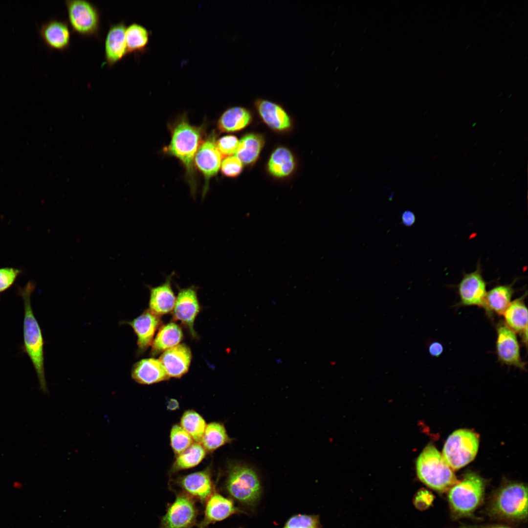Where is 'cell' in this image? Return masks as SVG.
<instances>
[{
    "instance_id": "obj_1",
    "label": "cell",
    "mask_w": 528,
    "mask_h": 528,
    "mask_svg": "<svg viewBox=\"0 0 528 528\" xmlns=\"http://www.w3.org/2000/svg\"><path fill=\"white\" fill-rule=\"evenodd\" d=\"M35 283L29 281L23 287H18V293L23 302V350L29 357L36 373L40 390L48 393L45 378L44 340L39 324L34 316L31 301Z\"/></svg>"
},
{
    "instance_id": "obj_2",
    "label": "cell",
    "mask_w": 528,
    "mask_h": 528,
    "mask_svg": "<svg viewBox=\"0 0 528 528\" xmlns=\"http://www.w3.org/2000/svg\"><path fill=\"white\" fill-rule=\"evenodd\" d=\"M177 121L172 129L171 141L164 150L183 164L193 193L195 189L194 159L201 143L202 130L200 127L191 125L184 116Z\"/></svg>"
},
{
    "instance_id": "obj_3",
    "label": "cell",
    "mask_w": 528,
    "mask_h": 528,
    "mask_svg": "<svg viewBox=\"0 0 528 528\" xmlns=\"http://www.w3.org/2000/svg\"><path fill=\"white\" fill-rule=\"evenodd\" d=\"M418 479L429 487L444 491L458 482L451 468L442 456L432 444L426 446L416 462Z\"/></svg>"
},
{
    "instance_id": "obj_4",
    "label": "cell",
    "mask_w": 528,
    "mask_h": 528,
    "mask_svg": "<svg viewBox=\"0 0 528 528\" xmlns=\"http://www.w3.org/2000/svg\"><path fill=\"white\" fill-rule=\"evenodd\" d=\"M225 489L232 498L246 505H253L259 500L262 486L256 472L246 464L228 465Z\"/></svg>"
},
{
    "instance_id": "obj_5",
    "label": "cell",
    "mask_w": 528,
    "mask_h": 528,
    "mask_svg": "<svg viewBox=\"0 0 528 528\" xmlns=\"http://www.w3.org/2000/svg\"><path fill=\"white\" fill-rule=\"evenodd\" d=\"M484 483L478 475L467 474L461 482L450 488L448 499L453 511L459 516L472 513L481 504L484 493Z\"/></svg>"
},
{
    "instance_id": "obj_6",
    "label": "cell",
    "mask_w": 528,
    "mask_h": 528,
    "mask_svg": "<svg viewBox=\"0 0 528 528\" xmlns=\"http://www.w3.org/2000/svg\"><path fill=\"white\" fill-rule=\"evenodd\" d=\"M492 513L500 517L523 520L528 516V490L520 483L504 486L494 497L491 505Z\"/></svg>"
},
{
    "instance_id": "obj_7",
    "label": "cell",
    "mask_w": 528,
    "mask_h": 528,
    "mask_svg": "<svg viewBox=\"0 0 528 528\" xmlns=\"http://www.w3.org/2000/svg\"><path fill=\"white\" fill-rule=\"evenodd\" d=\"M479 443V438L474 432L467 429L458 430L448 437L442 456L452 470H458L475 458Z\"/></svg>"
},
{
    "instance_id": "obj_8",
    "label": "cell",
    "mask_w": 528,
    "mask_h": 528,
    "mask_svg": "<svg viewBox=\"0 0 528 528\" xmlns=\"http://www.w3.org/2000/svg\"><path fill=\"white\" fill-rule=\"evenodd\" d=\"M68 23L72 31L85 37L98 36L100 15L98 8L86 0L65 1Z\"/></svg>"
},
{
    "instance_id": "obj_9",
    "label": "cell",
    "mask_w": 528,
    "mask_h": 528,
    "mask_svg": "<svg viewBox=\"0 0 528 528\" xmlns=\"http://www.w3.org/2000/svg\"><path fill=\"white\" fill-rule=\"evenodd\" d=\"M198 515L195 500L182 491L178 492L174 501L168 505L159 528H192Z\"/></svg>"
},
{
    "instance_id": "obj_10",
    "label": "cell",
    "mask_w": 528,
    "mask_h": 528,
    "mask_svg": "<svg viewBox=\"0 0 528 528\" xmlns=\"http://www.w3.org/2000/svg\"><path fill=\"white\" fill-rule=\"evenodd\" d=\"M496 354L501 364L526 370V363L521 356L520 344L516 333L504 322H499L496 326Z\"/></svg>"
},
{
    "instance_id": "obj_11",
    "label": "cell",
    "mask_w": 528,
    "mask_h": 528,
    "mask_svg": "<svg viewBox=\"0 0 528 528\" xmlns=\"http://www.w3.org/2000/svg\"><path fill=\"white\" fill-rule=\"evenodd\" d=\"M487 284L483 277L481 263L478 261L475 270L464 273L457 285L460 305L483 308Z\"/></svg>"
},
{
    "instance_id": "obj_12",
    "label": "cell",
    "mask_w": 528,
    "mask_h": 528,
    "mask_svg": "<svg viewBox=\"0 0 528 528\" xmlns=\"http://www.w3.org/2000/svg\"><path fill=\"white\" fill-rule=\"evenodd\" d=\"M215 138L214 134H211L202 142L194 159V164L204 177V195L207 190L209 180L217 174L221 163L222 156L217 148Z\"/></svg>"
},
{
    "instance_id": "obj_13",
    "label": "cell",
    "mask_w": 528,
    "mask_h": 528,
    "mask_svg": "<svg viewBox=\"0 0 528 528\" xmlns=\"http://www.w3.org/2000/svg\"><path fill=\"white\" fill-rule=\"evenodd\" d=\"M199 309L195 288L190 287L179 291L173 309V318L175 320H179L185 325L194 337L196 336L194 329V321Z\"/></svg>"
},
{
    "instance_id": "obj_14",
    "label": "cell",
    "mask_w": 528,
    "mask_h": 528,
    "mask_svg": "<svg viewBox=\"0 0 528 528\" xmlns=\"http://www.w3.org/2000/svg\"><path fill=\"white\" fill-rule=\"evenodd\" d=\"M177 484L182 492L202 504L205 503L215 490L211 475L208 470L181 477L177 480Z\"/></svg>"
},
{
    "instance_id": "obj_15",
    "label": "cell",
    "mask_w": 528,
    "mask_h": 528,
    "mask_svg": "<svg viewBox=\"0 0 528 528\" xmlns=\"http://www.w3.org/2000/svg\"><path fill=\"white\" fill-rule=\"evenodd\" d=\"M254 105L262 120L271 129L284 132L291 127L290 117L279 104L259 98L255 100Z\"/></svg>"
},
{
    "instance_id": "obj_16",
    "label": "cell",
    "mask_w": 528,
    "mask_h": 528,
    "mask_svg": "<svg viewBox=\"0 0 528 528\" xmlns=\"http://www.w3.org/2000/svg\"><path fill=\"white\" fill-rule=\"evenodd\" d=\"M39 32L44 44L50 49L64 51L69 46L71 32L66 21L51 19L41 24Z\"/></svg>"
},
{
    "instance_id": "obj_17",
    "label": "cell",
    "mask_w": 528,
    "mask_h": 528,
    "mask_svg": "<svg viewBox=\"0 0 528 528\" xmlns=\"http://www.w3.org/2000/svg\"><path fill=\"white\" fill-rule=\"evenodd\" d=\"M204 504V517L198 524V528H206L210 524L222 521L238 512L231 499L224 497L215 490Z\"/></svg>"
},
{
    "instance_id": "obj_18",
    "label": "cell",
    "mask_w": 528,
    "mask_h": 528,
    "mask_svg": "<svg viewBox=\"0 0 528 528\" xmlns=\"http://www.w3.org/2000/svg\"><path fill=\"white\" fill-rule=\"evenodd\" d=\"M124 21L110 25L105 42V59L110 66L114 65L128 54Z\"/></svg>"
},
{
    "instance_id": "obj_19",
    "label": "cell",
    "mask_w": 528,
    "mask_h": 528,
    "mask_svg": "<svg viewBox=\"0 0 528 528\" xmlns=\"http://www.w3.org/2000/svg\"><path fill=\"white\" fill-rule=\"evenodd\" d=\"M191 357L190 348L182 344L163 352L159 360L169 377L179 378L187 372Z\"/></svg>"
},
{
    "instance_id": "obj_20",
    "label": "cell",
    "mask_w": 528,
    "mask_h": 528,
    "mask_svg": "<svg viewBox=\"0 0 528 528\" xmlns=\"http://www.w3.org/2000/svg\"><path fill=\"white\" fill-rule=\"evenodd\" d=\"M526 292L522 296L511 301L503 313L504 323L521 337L527 346L528 340V309L525 303Z\"/></svg>"
},
{
    "instance_id": "obj_21",
    "label": "cell",
    "mask_w": 528,
    "mask_h": 528,
    "mask_svg": "<svg viewBox=\"0 0 528 528\" xmlns=\"http://www.w3.org/2000/svg\"><path fill=\"white\" fill-rule=\"evenodd\" d=\"M160 323L159 315L150 309L127 324L133 329L137 337V344L140 352H144L153 342V338Z\"/></svg>"
},
{
    "instance_id": "obj_22",
    "label": "cell",
    "mask_w": 528,
    "mask_h": 528,
    "mask_svg": "<svg viewBox=\"0 0 528 528\" xmlns=\"http://www.w3.org/2000/svg\"><path fill=\"white\" fill-rule=\"evenodd\" d=\"M516 282L517 279L510 284L496 286L487 291L483 308L489 317H492L494 313L503 314L515 292L514 285Z\"/></svg>"
},
{
    "instance_id": "obj_23",
    "label": "cell",
    "mask_w": 528,
    "mask_h": 528,
    "mask_svg": "<svg viewBox=\"0 0 528 528\" xmlns=\"http://www.w3.org/2000/svg\"><path fill=\"white\" fill-rule=\"evenodd\" d=\"M132 379L142 384H152L164 381L169 376L159 359L149 358L134 364L131 373Z\"/></svg>"
},
{
    "instance_id": "obj_24",
    "label": "cell",
    "mask_w": 528,
    "mask_h": 528,
    "mask_svg": "<svg viewBox=\"0 0 528 528\" xmlns=\"http://www.w3.org/2000/svg\"><path fill=\"white\" fill-rule=\"evenodd\" d=\"M252 120L249 110L242 106L232 107L222 113L218 120V128L221 132H236L244 129Z\"/></svg>"
},
{
    "instance_id": "obj_25",
    "label": "cell",
    "mask_w": 528,
    "mask_h": 528,
    "mask_svg": "<svg viewBox=\"0 0 528 528\" xmlns=\"http://www.w3.org/2000/svg\"><path fill=\"white\" fill-rule=\"evenodd\" d=\"M176 297L171 287L170 279L163 284L151 289L149 309L159 315L173 310Z\"/></svg>"
},
{
    "instance_id": "obj_26",
    "label": "cell",
    "mask_w": 528,
    "mask_h": 528,
    "mask_svg": "<svg viewBox=\"0 0 528 528\" xmlns=\"http://www.w3.org/2000/svg\"><path fill=\"white\" fill-rule=\"evenodd\" d=\"M264 144V138L262 134H246L239 141L235 156L242 164L252 165L257 160Z\"/></svg>"
},
{
    "instance_id": "obj_27",
    "label": "cell",
    "mask_w": 528,
    "mask_h": 528,
    "mask_svg": "<svg viewBox=\"0 0 528 528\" xmlns=\"http://www.w3.org/2000/svg\"><path fill=\"white\" fill-rule=\"evenodd\" d=\"M295 166L294 158L290 151L286 147H279L271 154L267 169L273 176L282 178L290 175Z\"/></svg>"
},
{
    "instance_id": "obj_28",
    "label": "cell",
    "mask_w": 528,
    "mask_h": 528,
    "mask_svg": "<svg viewBox=\"0 0 528 528\" xmlns=\"http://www.w3.org/2000/svg\"><path fill=\"white\" fill-rule=\"evenodd\" d=\"M182 338L181 328L175 323L162 326L152 342V354H158L178 345Z\"/></svg>"
},
{
    "instance_id": "obj_29",
    "label": "cell",
    "mask_w": 528,
    "mask_h": 528,
    "mask_svg": "<svg viewBox=\"0 0 528 528\" xmlns=\"http://www.w3.org/2000/svg\"><path fill=\"white\" fill-rule=\"evenodd\" d=\"M149 36V30L141 24L133 22L127 26L125 40L128 54L144 51Z\"/></svg>"
},
{
    "instance_id": "obj_30",
    "label": "cell",
    "mask_w": 528,
    "mask_h": 528,
    "mask_svg": "<svg viewBox=\"0 0 528 528\" xmlns=\"http://www.w3.org/2000/svg\"><path fill=\"white\" fill-rule=\"evenodd\" d=\"M230 440L224 426L214 422L206 425L200 443L205 450L212 451Z\"/></svg>"
},
{
    "instance_id": "obj_31",
    "label": "cell",
    "mask_w": 528,
    "mask_h": 528,
    "mask_svg": "<svg viewBox=\"0 0 528 528\" xmlns=\"http://www.w3.org/2000/svg\"><path fill=\"white\" fill-rule=\"evenodd\" d=\"M206 450L201 443H193L178 455L173 464V471H177L194 467L204 458Z\"/></svg>"
},
{
    "instance_id": "obj_32",
    "label": "cell",
    "mask_w": 528,
    "mask_h": 528,
    "mask_svg": "<svg viewBox=\"0 0 528 528\" xmlns=\"http://www.w3.org/2000/svg\"><path fill=\"white\" fill-rule=\"evenodd\" d=\"M180 426L194 440L201 443L206 424L199 414L193 410L186 411L181 418Z\"/></svg>"
},
{
    "instance_id": "obj_33",
    "label": "cell",
    "mask_w": 528,
    "mask_h": 528,
    "mask_svg": "<svg viewBox=\"0 0 528 528\" xmlns=\"http://www.w3.org/2000/svg\"><path fill=\"white\" fill-rule=\"evenodd\" d=\"M193 440L180 425H175L170 432V442L172 448L177 455L183 452L193 443Z\"/></svg>"
},
{
    "instance_id": "obj_34",
    "label": "cell",
    "mask_w": 528,
    "mask_h": 528,
    "mask_svg": "<svg viewBox=\"0 0 528 528\" xmlns=\"http://www.w3.org/2000/svg\"><path fill=\"white\" fill-rule=\"evenodd\" d=\"M319 526L318 516L297 514L290 518L283 528H319Z\"/></svg>"
},
{
    "instance_id": "obj_35",
    "label": "cell",
    "mask_w": 528,
    "mask_h": 528,
    "mask_svg": "<svg viewBox=\"0 0 528 528\" xmlns=\"http://www.w3.org/2000/svg\"><path fill=\"white\" fill-rule=\"evenodd\" d=\"M239 143L238 138L233 135L222 136L216 142L217 148L222 157H228L235 154Z\"/></svg>"
},
{
    "instance_id": "obj_36",
    "label": "cell",
    "mask_w": 528,
    "mask_h": 528,
    "mask_svg": "<svg viewBox=\"0 0 528 528\" xmlns=\"http://www.w3.org/2000/svg\"><path fill=\"white\" fill-rule=\"evenodd\" d=\"M222 174L228 177H236L242 171L243 164L236 156H230L225 158L221 163Z\"/></svg>"
},
{
    "instance_id": "obj_37",
    "label": "cell",
    "mask_w": 528,
    "mask_h": 528,
    "mask_svg": "<svg viewBox=\"0 0 528 528\" xmlns=\"http://www.w3.org/2000/svg\"><path fill=\"white\" fill-rule=\"evenodd\" d=\"M22 273L20 269L14 267L0 268V294L9 288L18 276Z\"/></svg>"
},
{
    "instance_id": "obj_38",
    "label": "cell",
    "mask_w": 528,
    "mask_h": 528,
    "mask_svg": "<svg viewBox=\"0 0 528 528\" xmlns=\"http://www.w3.org/2000/svg\"><path fill=\"white\" fill-rule=\"evenodd\" d=\"M432 495L427 491L421 490L418 492L416 496L415 500V505L418 508L421 507L422 504L423 505L422 507L427 506L432 501Z\"/></svg>"
},
{
    "instance_id": "obj_39",
    "label": "cell",
    "mask_w": 528,
    "mask_h": 528,
    "mask_svg": "<svg viewBox=\"0 0 528 528\" xmlns=\"http://www.w3.org/2000/svg\"><path fill=\"white\" fill-rule=\"evenodd\" d=\"M428 350L431 356L438 357L442 353L443 347L440 342H434L429 345Z\"/></svg>"
},
{
    "instance_id": "obj_40",
    "label": "cell",
    "mask_w": 528,
    "mask_h": 528,
    "mask_svg": "<svg viewBox=\"0 0 528 528\" xmlns=\"http://www.w3.org/2000/svg\"><path fill=\"white\" fill-rule=\"evenodd\" d=\"M402 220L406 226H411L415 222V216L412 212L406 211L402 214Z\"/></svg>"
},
{
    "instance_id": "obj_41",
    "label": "cell",
    "mask_w": 528,
    "mask_h": 528,
    "mask_svg": "<svg viewBox=\"0 0 528 528\" xmlns=\"http://www.w3.org/2000/svg\"><path fill=\"white\" fill-rule=\"evenodd\" d=\"M167 408L171 411H174L177 409L179 407V403L176 399L172 398L169 400L167 405Z\"/></svg>"
},
{
    "instance_id": "obj_42",
    "label": "cell",
    "mask_w": 528,
    "mask_h": 528,
    "mask_svg": "<svg viewBox=\"0 0 528 528\" xmlns=\"http://www.w3.org/2000/svg\"><path fill=\"white\" fill-rule=\"evenodd\" d=\"M510 528L506 527H505V526H492V527H481V528Z\"/></svg>"
}]
</instances>
